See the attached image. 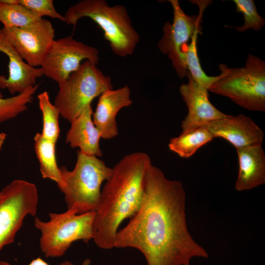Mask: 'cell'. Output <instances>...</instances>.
Segmentation results:
<instances>
[{
    "label": "cell",
    "instance_id": "f1b7e54d",
    "mask_svg": "<svg viewBox=\"0 0 265 265\" xmlns=\"http://www.w3.org/2000/svg\"><path fill=\"white\" fill-rule=\"evenodd\" d=\"M2 193H1V191H0V200L2 198Z\"/></svg>",
    "mask_w": 265,
    "mask_h": 265
},
{
    "label": "cell",
    "instance_id": "7a4b0ae2",
    "mask_svg": "<svg viewBox=\"0 0 265 265\" xmlns=\"http://www.w3.org/2000/svg\"><path fill=\"white\" fill-rule=\"evenodd\" d=\"M151 164L147 154L136 152L125 156L112 168L111 175L101 189L95 211L93 239L99 248H114L120 225L138 211L145 175Z\"/></svg>",
    "mask_w": 265,
    "mask_h": 265
},
{
    "label": "cell",
    "instance_id": "f546056e",
    "mask_svg": "<svg viewBox=\"0 0 265 265\" xmlns=\"http://www.w3.org/2000/svg\"><path fill=\"white\" fill-rule=\"evenodd\" d=\"M185 265H189V264H186Z\"/></svg>",
    "mask_w": 265,
    "mask_h": 265
},
{
    "label": "cell",
    "instance_id": "9a60e30c",
    "mask_svg": "<svg viewBox=\"0 0 265 265\" xmlns=\"http://www.w3.org/2000/svg\"><path fill=\"white\" fill-rule=\"evenodd\" d=\"M0 52L9 59L8 76L0 75V89H7L11 94H19L35 85L37 79L43 76L41 68L32 67L23 59L1 29Z\"/></svg>",
    "mask_w": 265,
    "mask_h": 265
},
{
    "label": "cell",
    "instance_id": "e0dca14e",
    "mask_svg": "<svg viewBox=\"0 0 265 265\" xmlns=\"http://www.w3.org/2000/svg\"><path fill=\"white\" fill-rule=\"evenodd\" d=\"M93 113L90 105L71 122L66 142L72 148H79V151L82 154L98 158L103 156L99 145L101 135L93 122Z\"/></svg>",
    "mask_w": 265,
    "mask_h": 265
},
{
    "label": "cell",
    "instance_id": "2e32d148",
    "mask_svg": "<svg viewBox=\"0 0 265 265\" xmlns=\"http://www.w3.org/2000/svg\"><path fill=\"white\" fill-rule=\"evenodd\" d=\"M238 171L235 189H251L265 183V154L262 144L236 149Z\"/></svg>",
    "mask_w": 265,
    "mask_h": 265
},
{
    "label": "cell",
    "instance_id": "277c9868",
    "mask_svg": "<svg viewBox=\"0 0 265 265\" xmlns=\"http://www.w3.org/2000/svg\"><path fill=\"white\" fill-rule=\"evenodd\" d=\"M61 183L58 187L64 194L67 210L77 214L95 212L104 181L110 177L112 168L96 157L77 152V159L73 170L65 166L59 168Z\"/></svg>",
    "mask_w": 265,
    "mask_h": 265
},
{
    "label": "cell",
    "instance_id": "44dd1931",
    "mask_svg": "<svg viewBox=\"0 0 265 265\" xmlns=\"http://www.w3.org/2000/svg\"><path fill=\"white\" fill-rule=\"evenodd\" d=\"M38 99L43 117L41 134L45 138L56 143L60 132L58 124L59 110L51 103L48 92L44 91L39 94Z\"/></svg>",
    "mask_w": 265,
    "mask_h": 265
},
{
    "label": "cell",
    "instance_id": "9c48e42d",
    "mask_svg": "<svg viewBox=\"0 0 265 265\" xmlns=\"http://www.w3.org/2000/svg\"><path fill=\"white\" fill-rule=\"evenodd\" d=\"M168 1L172 7L173 20L172 24L167 22L164 25L158 47L171 60L178 76L183 78L188 73L184 50L194 34L201 32L202 15L206 5L200 6L198 15L189 16L183 11L178 0Z\"/></svg>",
    "mask_w": 265,
    "mask_h": 265
},
{
    "label": "cell",
    "instance_id": "7c38bea8",
    "mask_svg": "<svg viewBox=\"0 0 265 265\" xmlns=\"http://www.w3.org/2000/svg\"><path fill=\"white\" fill-rule=\"evenodd\" d=\"M187 83L182 84L180 93L186 103L188 112L182 122V132L202 127L229 115L219 110L209 99L208 89L196 82L188 72Z\"/></svg>",
    "mask_w": 265,
    "mask_h": 265
},
{
    "label": "cell",
    "instance_id": "603a6c76",
    "mask_svg": "<svg viewBox=\"0 0 265 265\" xmlns=\"http://www.w3.org/2000/svg\"><path fill=\"white\" fill-rule=\"evenodd\" d=\"M199 32L200 31H198L194 34L190 43L184 50V52L185 53L187 69L192 78L199 84L209 89V87L218 79L220 75L215 77L208 76L201 67L197 49V35Z\"/></svg>",
    "mask_w": 265,
    "mask_h": 265
},
{
    "label": "cell",
    "instance_id": "8fae6325",
    "mask_svg": "<svg viewBox=\"0 0 265 265\" xmlns=\"http://www.w3.org/2000/svg\"><path fill=\"white\" fill-rule=\"evenodd\" d=\"M1 29L23 59L33 67L42 65L54 40L53 26L44 18L25 27Z\"/></svg>",
    "mask_w": 265,
    "mask_h": 265
},
{
    "label": "cell",
    "instance_id": "484cf974",
    "mask_svg": "<svg viewBox=\"0 0 265 265\" xmlns=\"http://www.w3.org/2000/svg\"><path fill=\"white\" fill-rule=\"evenodd\" d=\"M0 265H12L7 262L0 261ZM28 265H50L42 258L38 257L33 259ZM59 265H74L72 263L69 261H65Z\"/></svg>",
    "mask_w": 265,
    "mask_h": 265
},
{
    "label": "cell",
    "instance_id": "6da1fadb",
    "mask_svg": "<svg viewBox=\"0 0 265 265\" xmlns=\"http://www.w3.org/2000/svg\"><path fill=\"white\" fill-rule=\"evenodd\" d=\"M186 193L179 181L167 179L151 164L146 172L138 211L118 231L113 246L133 248L147 265H185L207 251L190 234L186 220Z\"/></svg>",
    "mask_w": 265,
    "mask_h": 265
},
{
    "label": "cell",
    "instance_id": "5bb4252c",
    "mask_svg": "<svg viewBox=\"0 0 265 265\" xmlns=\"http://www.w3.org/2000/svg\"><path fill=\"white\" fill-rule=\"evenodd\" d=\"M132 103L131 90L127 85L117 89L107 90L100 96L92 120L101 138L109 139L118 135L116 115L120 109Z\"/></svg>",
    "mask_w": 265,
    "mask_h": 265
},
{
    "label": "cell",
    "instance_id": "d6986e66",
    "mask_svg": "<svg viewBox=\"0 0 265 265\" xmlns=\"http://www.w3.org/2000/svg\"><path fill=\"white\" fill-rule=\"evenodd\" d=\"M34 148L40 162V170L43 178L50 179L59 185L61 183L60 169L55 155V142L44 137L41 133L34 137Z\"/></svg>",
    "mask_w": 265,
    "mask_h": 265
},
{
    "label": "cell",
    "instance_id": "ac0fdd59",
    "mask_svg": "<svg viewBox=\"0 0 265 265\" xmlns=\"http://www.w3.org/2000/svg\"><path fill=\"white\" fill-rule=\"evenodd\" d=\"M213 135L205 127H197L182 133L171 138L168 144L170 151L183 158H188L202 146L213 138Z\"/></svg>",
    "mask_w": 265,
    "mask_h": 265
},
{
    "label": "cell",
    "instance_id": "83f0119b",
    "mask_svg": "<svg viewBox=\"0 0 265 265\" xmlns=\"http://www.w3.org/2000/svg\"><path fill=\"white\" fill-rule=\"evenodd\" d=\"M90 264L91 260L89 259H86L82 262L80 265H90Z\"/></svg>",
    "mask_w": 265,
    "mask_h": 265
},
{
    "label": "cell",
    "instance_id": "52a82bcc",
    "mask_svg": "<svg viewBox=\"0 0 265 265\" xmlns=\"http://www.w3.org/2000/svg\"><path fill=\"white\" fill-rule=\"evenodd\" d=\"M49 215V221L34 219V225L41 232L40 247L45 257H61L74 241L81 240L87 243L93 239L95 212L77 214L74 210H67Z\"/></svg>",
    "mask_w": 265,
    "mask_h": 265
},
{
    "label": "cell",
    "instance_id": "3957f363",
    "mask_svg": "<svg viewBox=\"0 0 265 265\" xmlns=\"http://www.w3.org/2000/svg\"><path fill=\"white\" fill-rule=\"evenodd\" d=\"M64 16V22L74 27L82 18L91 19L103 30L111 51L118 56L132 55L139 42V35L122 5L111 6L105 0H83L70 7Z\"/></svg>",
    "mask_w": 265,
    "mask_h": 265
},
{
    "label": "cell",
    "instance_id": "d4e9b609",
    "mask_svg": "<svg viewBox=\"0 0 265 265\" xmlns=\"http://www.w3.org/2000/svg\"><path fill=\"white\" fill-rule=\"evenodd\" d=\"M19 3L41 18L48 16L64 22V16L55 9L52 0H18Z\"/></svg>",
    "mask_w": 265,
    "mask_h": 265
},
{
    "label": "cell",
    "instance_id": "7402d4cb",
    "mask_svg": "<svg viewBox=\"0 0 265 265\" xmlns=\"http://www.w3.org/2000/svg\"><path fill=\"white\" fill-rule=\"evenodd\" d=\"M39 84L32 86L17 95L3 98L0 92V123L14 118L26 110Z\"/></svg>",
    "mask_w": 265,
    "mask_h": 265
},
{
    "label": "cell",
    "instance_id": "ba28073f",
    "mask_svg": "<svg viewBox=\"0 0 265 265\" xmlns=\"http://www.w3.org/2000/svg\"><path fill=\"white\" fill-rule=\"evenodd\" d=\"M0 200V250L14 242L24 218L36 214L38 193L36 186L23 180H15L1 190Z\"/></svg>",
    "mask_w": 265,
    "mask_h": 265
},
{
    "label": "cell",
    "instance_id": "5b68a950",
    "mask_svg": "<svg viewBox=\"0 0 265 265\" xmlns=\"http://www.w3.org/2000/svg\"><path fill=\"white\" fill-rule=\"evenodd\" d=\"M220 77L208 90L230 98L235 104L252 111H265V62L249 54L245 66L229 68L219 65Z\"/></svg>",
    "mask_w": 265,
    "mask_h": 265
},
{
    "label": "cell",
    "instance_id": "4316f807",
    "mask_svg": "<svg viewBox=\"0 0 265 265\" xmlns=\"http://www.w3.org/2000/svg\"><path fill=\"white\" fill-rule=\"evenodd\" d=\"M6 136V135L5 133L3 132L0 133V150L5 140Z\"/></svg>",
    "mask_w": 265,
    "mask_h": 265
},
{
    "label": "cell",
    "instance_id": "cb8c5ba5",
    "mask_svg": "<svg viewBox=\"0 0 265 265\" xmlns=\"http://www.w3.org/2000/svg\"><path fill=\"white\" fill-rule=\"evenodd\" d=\"M236 11L243 13L244 24L235 27L239 32H244L250 28L260 30L265 24V20L258 13L254 1L252 0H234Z\"/></svg>",
    "mask_w": 265,
    "mask_h": 265
},
{
    "label": "cell",
    "instance_id": "ffe728a7",
    "mask_svg": "<svg viewBox=\"0 0 265 265\" xmlns=\"http://www.w3.org/2000/svg\"><path fill=\"white\" fill-rule=\"evenodd\" d=\"M41 18L19 2L7 4L0 1V22L4 27H25Z\"/></svg>",
    "mask_w": 265,
    "mask_h": 265
},
{
    "label": "cell",
    "instance_id": "30bf717a",
    "mask_svg": "<svg viewBox=\"0 0 265 265\" xmlns=\"http://www.w3.org/2000/svg\"><path fill=\"white\" fill-rule=\"evenodd\" d=\"M99 54L97 48L67 36L53 41L40 68L43 75L59 84L78 70L82 61L97 65Z\"/></svg>",
    "mask_w": 265,
    "mask_h": 265
},
{
    "label": "cell",
    "instance_id": "4fadbf2b",
    "mask_svg": "<svg viewBox=\"0 0 265 265\" xmlns=\"http://www.w3.org/2000/svg\"><path fill=\"white\" fill-rule=\"evenodd\" d=\"M213 137H222L236 149L263 144L262 130L249 117L243 114L228 115L203 126Z\"/></svg>",
    "mask_w": 265,
    "mask_h": 265
},
{
    "label": "cell",
    "instance_id": "8992f818",
    "mask_svg": "<svg viewBox=\"0 0 265 265\" xmlns=\"http://www.w3.org/2000/svg\"><path fill=\"white\" fill-rule=\"evenodd\" d=\"M58 85L54 105L61 116L70 122L90 106L96 97L113 89L110 78L89 60H85Z\"/></svg>",
    "mask_w": 265,
    "mask_h": 265
}]
</instances>
